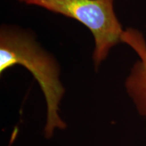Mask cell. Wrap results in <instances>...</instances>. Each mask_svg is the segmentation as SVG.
<instances>
[{
  "instance_id": "6da1fadb",
  "label": "cell",
  "mask_w": 146,
  "mask_h": 146,
  "mask_svg": "<svg viewBox=\"0 0 146 146\" xmlns=\"http://www.w3.org/2000/svg\"><path fill=\"white\" fill-rule=\"evenodd\" d=\"M16 65L25 67L39 84L47 108L44 135L52 138L56 129L66 127L59 114L65 89L60 81L57 60L42 48L30 33L3 26L0 31V73Z\"/></svg>"
},
{
  "instance_id": "7a4b0ae2",
  "label": "cell",
  "mask_w": 146,
  "mask_h": 146,
  "mask_svg": "<svg viewBox=\"0 0 146 146\" xmlns=\"http://www.w3.org/2000/svg\"><path fill=\"white\" fill-rule=\"evenodd\" d=\"M22 2L72 18L86 27L94 39L93 61L96 70L110 50L122 42L124 30L114 12V0H23Z\"/></svg>"
},
{
  "instance_id": "3957f363",
  "label": "cell",
  "mask_w": 146,
  "mask_h": 146,
  "mask_svg": "<svg viewBox=\"0 0 146 146\" xmlns=\"http://www.w3.org/2000/svg\"><path fill=\"white\" fill-rule=\"evenodd\" d=\"M121 41L129 45L139 58L126 80L125 87L139 114L146 117V41L143 34L133 28L124 30Z\"/></svg>"
},
{
  "instance_id": "277c9868",
  "label": "cell",
  "mask_w": 146,
  "mask_h": 146,
  "mask_svg": "<svg viewBox=\"0 0 146 146\" xmlns=\"http://www.w3.org/2000/svg\"><path fill=\"white\" fill-rule=\"evenodd\" d=\"M19 1H23V0H19Z\"/></svg>"
}]
</instances>
